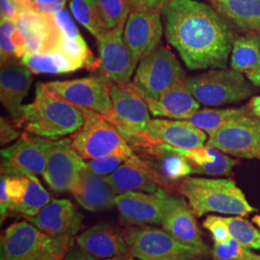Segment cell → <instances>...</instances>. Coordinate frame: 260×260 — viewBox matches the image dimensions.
<instances>
[{"mask_svg": "<svg viewBox=\"0 0 260 260\" xmlns=\"http://www.w3.org/2000/svg\"><path fill=\"white\" fill-rule=\"evenodd\" d=\"M165 34L189 70L225 69L234 43L232 24L198 0H172L163 11Z\"/></svg>", "mask_w": 260, "mask_h": 260, "instance_id": "cell-1", "label": "cell"}, {"mask_svg": "<svg viewBox=\"0 0 260 260\" xmlns=\"http://www.w3.org/2000/svg\"><path fill=\"white\" fill-rule=\"evenodd\" d=\"M18 128L50 140H59L80 129L85 121L83 108L52 93L46 83H38L33 103L20 107Z\"/></svg>", "mask_w": 260, "mask_h": 260, "instance_id": "cell-2", "label": "cell"}, {"mask_svg": "<svg viewBox=\"0 0 260 260\" xmlns=\"http://www.w3.org/2000/svg\"><path fill=\"white\" fill-rule=\"evenodd\" d=\"M180 191L197 217L210 212L243 217L256 211L231 179L186 177L180 183Z\"/></svg>", "mask_w": 260, "mask_h": 260, "instance_id": "cell-3", "label": "cell"}, {"mask_svg": "<svg viewBox=\"0 0 260 260\" xmlns=\"http://www.w3.org/2000/svg\"><path fill=\"white\" fill-rule=\"evenodd\" d=\"M75 244L71 237H53L28 222L9 225L1 237V260H62Z\"/></svg>", "mask_w": 260, "mask_h": 260, "instance_id": "cell-4", "label": "cell"}, {"mask_svg": "<svg viewBox=\"0 0 260 260\" xmlns=\"http://www.w3.org/2000/svg\"><path fill=\"white\" fill-rule=\"evenodd\" d=\"M123 235L130 254L140 260H203L211 252L186 245L152 225H134Z\"/></svg>", "mask_w": 260, "mask_h": 260, "instance_id": "cell-5", "label": "cell"}, {"mask_svg": "<svg viewBox=\"0 0 260 260\" xmlns=\"http://www.w3.org/2000/svg\"><path fill=\"white\" fill-rule=\"evenodd\" d=\"M186 86L196 101L205 106L240 103L255 93L247 76L233 69H213L188 77Z\"/></svg>", "mask_w": 260, "mask_h": 260, "instance_id": "cell-6", "label": "cell"}, {"mask_svg": "<svg viewBox=\"0 0 260 260\" xmlns=\"http://www.w3.org/2000/svg\"><path fill=\"white\" fill-rule=\"evenodd\" d=\"M85 121L72 138L75 151L84 160L106 156H133L134 150L103 115L83 108Z\"/></svg>", "mask_w": 260, "mask_h": 260, "instance_id": "cell-7", "label": "cell"}, {"mask_svg": "<svg viewBox=\"0 0 260 260\" xmlns=\"http://www.w3.org/2000/svg\"><path fill=\"white\" fill-rule=\"evenodd\" d=\"M110 95L111 111L103 117L117 129L131 148L138 146L151 120L148 104L133 82L112 83Z\"/></svg>", "mask_w": 260, "mask_h": 260, "instance_id": "cell-8", "label": "cell"}, {"mask_svg": "<svg viewBox=\"0 0 260 260\" xmlns=\"http://www.w3.org/2000/svg\"><path fill=\"white\" fill-rule=\"evenodd\" d=\"M186 79L185 72L175 54L168 47L158 46L140 61L133 84L143 94L156 100Z\"/></svg>", "mask_w": 260, "mask_h": 260, "instance_id": "cell-9", "label": "cell"}, {"mask_svg": "<svg viewBox=\"0 0 260 260\" xmlns=\"http://www.w3.org/2000/svg\"><path fill=\"white\" fill-rule=\"evenodd\" d=\"M206 145L235 157L260 160V119L252 112L225 123Z\"/></svg>", "mask_w": 260, "mask_h": 260, "instance_id": "cell-10", "label": "cell"}, {"mask_svg": "<svg viewBox=\"0 0 260 260\" xmlns=\"http://www.w3.org/2000/svg\"><path fill=\"white\" fill-rule=\"evenodd\" d=\"M111 84L107 77L99 75L74 80L53 81L46 85L52 93L66 102L106 116L112 109Z\"/></svg>", "mask_w": 260, "mask_h": 260, "instance_id": "cell-11", "label": "cell"}, {"mask_svg": "<svg viewBox=\"0 0 260 260\" xmlns=\"http://www.w3.org/2000/svg\"><path fill=\"white\" fill-rule=\"evenodd\" d=\"M52 141L24 132L15 144L1 149V174L43 175Z\"/></svg>", "mask_w": 260, "mask_h": 260, "instance_id": "cell-12", "label": "cell"}, {"mask_svg": "<svg viewBox=\"0 0 260 260\" xmlns=\"http://www.w3.org/2000/svg\"><path fill=\"white\" fill-rule=\"evenodd\" d=\"M86 169V161L73 148L72 138L53 140L43 177L52 191L66 193L72 191Z\"/></svg>", "mask_w": 260, "mask_h": 260, "instance_id": "cell-13", "label": "cell"}, {"mask_svg": "<svg viewBox=\"0 0 260 260\" xmlns=\"http://www.w3.org/2000/svg\"><path fill=\"white\" fill-rule=\"evenodd\" d=\"M171 196L160 187L156 192H127L118 195L115 206L121 219L132 225H161Z\"/></svg>", "mask_w": 260, "mask_h": 260, "instance_id": "cell-14", "label": "cell"}, {"mask_svg": "<svg viewBox=\"0 0 260 260\" xmlns=\"http://www.w3.org/2000/svg\"><path fill=\"white\" fill-rule=\"evenodd\" d=\"M123 30L124 27L114 28L96 39L100 53L98 70L112 83H128L137 66L124 43Z\"/></svg>", "mask_w": 260, "mask_h": 260, "instance_id": "cell-15", "label": "cell"}, {"mask_svg": "<svg viewBox=\"0 0 260 260\" xmlns=\"http://www.w3.org/2000/svg\"><path fill=\"white\" fill-rule=\"evenodd\" d=\"M163 31L161 13L130 11L124 25L123 40L137 64L159 46Z\"/></svg>", "mask_w": 260, "mask_h": 260, "instance_id": "cell-16", "label": "cell"}, {"mask_svg": "<svg viewBox=\"0 0 260 260\" xmlns=\"http://www.w3.org/2000/svg\"><path fill=\"white\" fill-rule=\"evenodd\" d=\"M207 136L194 124L185 120H150L139 145H169L180 149H197L205 146ZM135 148V147H133Z\"/></svg>", "mask_w": 260, "mask_h": 260, "instance_id": "cell-17", "label": "cell"}, {"mask_svg": "<svg viewBox=\"0 0 260 260\" xmlns=\"http://www.w3.org/2000/svg\"><path fill=\"white\" fill-rule=\"evenodd\" d=\"M15 22L24 38L27 53L46 54L57 49L62 33L54 14L21 13Z\"/></svg>", "mask_w": 260, "mask_h": 260, "instance_id": "cell-18", "label": "cell"}, {"mask_svg": "<svg viewBox=\"0 0 260 260\" xmlns=\"http://www.w3.org/2000/svg\"><path fill=\"white\" fill-rule=\"evenodd\" d=\"M134 153L146 161L160 187L193 175L189 162L169 145H146L132 148Z\"/></svg>", "mask_w": 260, "mask_h": 260, "instance_id": "cell-19", "label": "cell"}, {"mask_svg": "<svg viewBox=\"0 0 260 260\" xmlns=\"http://www.w3.org/2000/svg\"><path fill=\"white\" fill-rule=\"evenodd\" d=\"M82 215L70 200H51L29 222L53 237L74 238L82 225Z\"/></svg>", "mask_w": 260, "mask_h": 260, "instance_id": "cell-20", "label": "cell"}, {"mask_svg": "<svg viewBox=\"0 0 260 260\" xmlns=\"http://www.w3.org/2000/svg\"><path fill=\"white\" fill-rule=\"evenodd\" d=\"M32 81V72L21 62L19 63L18 59L1 65L0 100L16 127L19 121L21 103L27 95Z\"/></svg>", "mask_w": 260, "mask_h": 260, "instance_id": "cell-21", "label": "cell"}, {"mask_svg": "<svg viewBox=\"0 0 260 260\" xmlns=\"http://www.w3.org/2000/svg\"><path fill=\"white\" fill-rule=\"evenodd\" d=\"M192 208L181 198L171 196L167 212L162 222L164 231L189 246L210 251L205 244Z\"/></svg>", "mask_w": 260, "mask_h": 260, "instance_id": "cell-22", "label": "cell"}, {"mask_svg": "<svg viewBox=\"0 0 260 260\" xmlns=\"http://www.w3.org/2000/svg\"><path fill=\"white\" fill-rule=\"evenodd\" d=\"M106 177L117 195L127 192L153 193L160 188L151 169L137 154L128 158Z\"/></svg>", "mask_w": 260, "mask_h": 260, "instance_id": "cell-23", "label": "cell"}, {"mask_svg": "<svg viewBox=\"0 0 260 260\" xmlns=\"http://www.w3.org/2000/svg\"><path fill=\"white\" fill-rule=\"evenodd\" d=\"M75 243L96 259H108L129 253L124 235L106 223H99L85 231L75 238Z\"/></svg>", "mask_w": 260, "mask_h": 260, "instance_id": "cell-24", "label": "cell"}, {"mask_svg": "<svg viewBox=\"0 0 260 260\" xmlns=\"http://www.w3.org/2000/svg\"><path fill=\"white\" fill-rule=\"evenodd\" d=\"M71 193L86 210L99 212L115 206L117 194L107 177L93 174L87 169L82 172Z\"/></svg>", "mask_w": 260, "mask_h": 260, "instance_id": "cell-25", "label": "cell"}, {"mask_svg": "<svg viewBox=\"0 0 260 260\" xmlns=\"http://www.w3.org/2000/svg\"><path fill=\"white\" fill-rule=\"evenodd\" d=\"M141 94L148 104L149 112L156 117L183 120L187 115L201 109V103L190 93L186 82L177 84L156 100Z\"/></svg>", "mask_w": 260, "mask_h": 260, "instance_id": "cell-26", "label": "cell"}, {"mask_svg": "<svg viewBox=\"0 0 260 260\" xmlns=\"http://www.w3.org/2000/svg\"><path fill=\"white\" fill-rule=\"evenodd\" d=\"M172 148L189 162L193 170V175L198 174L211 177L231 176L233 167L238 164L237 160L208 145L197 149Z\"/></svg>", "mask_w": 260, "mask_h": 260, "instance_id": "cell-27", "label": "cell"}, {"mask_svg": "<svg viewBox=\"0 0 260 260\" xmlns=\"http://www.w3.org/2000/svg\"><path fill=\"white\" fill-rule=\"evenodd\" d=\"M212 7L231 24L260 34V0H212Z\"/></svg>", "mask_w": 260, "mask_h": 260, "instance_id": "cell-28", "label": "cell"}, {"mask_svg": "<svg viewBox=\"0 0 260 260\" xmlns=\"http://www.w3.org/2000/svg\"><path fill=\"white\" fill-rule=\"evenodd\" d=\"M231 67L233 71L246 75H253L260 70V34L250 32L237 38L233 43Z\"/></svg>", "mask_w": 260, "mask_h": 260, "instance_id": "cell-29", "label": "cell"}, {"mask_svg": "<svg viewBox=\"0 0 260 260\" xmlns=\"http://www.w3.org/2000/svg\"><path fill=\"white\" fill-rule=\"evenodd\" d=\"M251 113L250 106L229 109H199L184 117L183 120L191 122L196 127L205 131L207 135L212 136L217 130L225 123L236 120L242 116Z\"/></svg>", "mask_w": 260, "mask_h": 260, "instance_id": "cell-30", "label": "cell"}, {"mask_svg": "<svg viewBox=\"0 0 260 260\" xmlns=\"http://www.w3.org/2000/svg\"><path fill=\"white\" fill-rule=\"evenodd\" d=\"M51 202V197L33 174H25V189L23 196L10 209V213L19 214L28 218L35 217Z\"/></svg>", "mask_w": 260, "mask_h": 260, "instance_id": "cell-31", "label": "cell"}, {"mask_svg": "<svg viewBox=\"0 0 260 260\" xmlns=\"http://www.w3.org/2000/svg\"><path fill=\"white\" fill-rule=\"evenodd\" d=\"M21 63L30 70L32 74L36 75H59L77 71L74 64L57 49L46 54L27 53L21 58Z\"/></svg>", "mask_w": 260, "mask_h": 260, "instance_id": "cell-32", "label": "cell"}, {"mask_svg": "<svg viewBox=\"0 0 260 260\" xmlns=\"http://www.w3.org/2000/svg\"><path fill=\"white\" fill-rule=\"evenodd\" d=\"M70 8L75 19L95 39L108 31L98 0H71Z\"/></svg>", "mask_w": 260, "mask_h": 260, "instance_id": "cell-33", "label": "cell"}, {"mask_svg": "<svg viewBox=\"0 0 260 260\" xmlns=\"http://www.w3.org/2000/svg\"><path fill=\"white\" fill-rule=\"evenodd\" d=\"M57 50L62 52L74 64L76 70L86 68L87 70L93 72L99 69L100 59L94 58L81 35L74 39L62 36Z\"/></svg>", "mask_w": 260, "mask_h": 260, "instance_id": "cell-34", "label": "cell"}, {"mask_svg": "<svg viewBox=\"0 0 260 260\" xmlns=\"http://www.w3.org/2000/svg\"><path fill=\"white\" fill-rule=\"evenodd\" d=\"M223 221L229 228L233 240L247 249L259 250L260 233L249 221L241 217H228Z\"/></svg>", "mask_w": 260, "mask_h": 260, "instance_id": "cell-35", "label": "cell"}, {"mask_svg": "<svg viewBox=\"0 0 260 260\" xmlns=\"http://www.w3.org/2000/svg\"><path fill=\"white\" fill-rule=\"evenodd\" d=\"M108 30L124 27L129 16L132 0H98Z\"/></svg>", "mask_w": 260, "mask_h": 260, "instance_id": "cell-36", "label": "cell"}, {"mask_svg": "<svg viewBox=\"0 0 260 260\" xmlns=\"http://www.w3.org/2000/svg\"><path fill=\"white\" fill-rule=\"evenodd\" d=\"M213 260H252L254 253L233 238L223 243H215L212 250Z\"/></svg>", "mask_w": 260, "mask_h": 260, "instance_id": "cell-37", "label": "cell"}, {"mask_svg": "<svg viewBox=\"0 0 260 260\" xmlns=\"http://www.w3.org/2000/svg\"><path fill=\"white\" fill-rule=\"evenodd\" d=\"M19 14L33 12L55 14L65 8L68 0H9Z\"/></svg>", "mask_w": 260, "mask_h": 260, "instance_id": "cell-38", "label": "cell"}, {"mask_svg": "<svg viewBox=\"0 0 260 260\" xmlns=\"http://www.w3.org/2000/svg\"><path fill=\"white\" fill-rule=\"evenodd\" d=\"M15 20L1 19L0 25V55L1 65L7 63L11 60L18 59L16 57V50L13 42V33L16 30ZM19 60V59H18Z\"/></svg>", "mask_w": 260, "mask_h": 260, "instance_id": "cell-39", "label": "cell"}, {"mask_svg": "<svg viewBox=\"0 0 260 260\" xmlns=\"http://www.w3.org/2000/svg\"><path fill=\"white\" fill-rule=\"evenodd\" d=\"M126 160L127 158L112 155V156H106V157L89 159L85 161H86V167L88 171L100 176L107 177L111 175L112 173H114Z\"/></svg>", "mask_w": 260, "mask_h": 260, "instance_id": "cell-40", "label": "cell"}, {"mask_svg": "<svg viewBox=\"0 0 260 260\" xmlns=\"http://www.w3.org/2000/svg\"><path fill=\"white\" fill-rule=\"evenodd\" d=\"M204 226L211 233L214 243H223L232 238L229 228L223 221V217L215 215L208 216L204 222Z\"/></svg>", "mask_w": 260, "mask_h": 260, "instance_id": "cell-41", "label": "cell"}, {"mask_svg": "<svg viewBox=\"0 0 260 260\" xmlns=\"http://www.w3.org/2000/svg\"><path fill=\"white\" fill-rule=\"evenodd\" d=\"M54 17L63 37L74 39L80 36L78 28L75 25L74 20L67 10L63 9L57 12L54 14Z\"/></svg>", "mask_w": 260, "mask_h": 260, "instance_id": "cell-42", "label": "cell"}, {"mask_svg": "<svg viewBox=\"0 0 260 260\" xmlns=\"http://www.w3.org/2000/svg\"><path fill=\"white\" fill-rule=\"evenodd\" d=\"M172 0H132L131 10H144L163 13Z\"/></svg>", "mask_w": 260, "mask_h": 260, "instance_id": "cell-43", "label": "cell"}, {"mask_svg": "<svg viewBox=\"0 0 260 260\" xmlns=\"http://www.w3.org/2000/svg\"><path fill=\"white\" fill-rule=\"evenodd\" d=\"M20 137L19 131L14 127L12 121H9L3 117L0 121V144L1 146L8 145L11 142Z\"/></svg>", "mask_w": 260, "mask_h": 260, "instance_id": "cell-44", "label": "cell"}, {"mask_svg": "<svg viewBox=\"0 0 260 260\" xmlns=\"http://www.w3.org/2000/svg\"><path fill=\"white\" fill-rule=\"evenodd\" d=\"M0 211H1V222L10 213V199L6 190V178L4 175H1L0 178Z\"/></svg>", "mask_w": 260, "mask_h": 260, "instance_id": "cell-45", "label": "cell"}, {"mask_svg": "<svg viewBox=\"0 0 260 260\" xmlns=\"http://www.w3.org/2000/svg\"><path fill=\"white\" fill-rule=\"evenodd\" d=\"M62 260H98L93 255L83 251L77 245H73L67 251L64 258Z\"/></svg>", "mask_w": 260, "mask_h": 260, "instance_id": "cell-46", "label": "cell"}, {"mask_svg": "<svg viewBox=\"0 0 260 260\" xmlns=\"http://www.w3.org/2000/svg\"><path fill=\"white\" fill-rule=\"evenodd\" d=\"M249 106L252 114L260 119V95L253 96L249 103Z\"/></svg>", "mask_w": 260, "mask_h": 260, "instance_id": "cell-47", "label": "cell"}, {"mask_svg": "<svg viewBox=\"0 0 260 260\" xmlns=\"http://www.w3.org/2000/svg\"><path fill=\"white\" fill-rule=\"evenodd\" d=\"M247 78H248L254 86L260 87V70L258 72L254 73L253 75H249Z\"/></svg>", "mask_w": 260, "mask_h": 260, "instance_id": "cell-48", "label": "cell"}, {"mask_svg": "<svg viewBox=\"0 0 260 260\" xmlns=\"http://www.w3.org/2000/svg\"><path fill=\"white\" fill-rule=\"evenodd\" d=\"M104 260H134L133 256L127 253V254H123V255H120V256H116V257H113V258H108V259Z\"/></svg>", "mask_w": 260, "mask_h": 260, "instance_id": "cell-49", "label": "cell"}, {"mask_svg": "<svg viewBox=\"0 0 260 260\" xmlns=\"http://www.w3.org/2000/svg\"><path fill=\"white\" fill-rule=\"evenodd\" d=\"M252 221L254 222V223L257 224V226L260 229V215H256V216H254L253 218H252Z\"/></svg>", "mask_w": 260, "mask_h": 260, "instance_id": "cell-50", "label": "cell"}, {"mask_svg": "<svg viewBox=\"0 0 260 260\" xmlns=\"http://www.w3.org/2000/svg\"><path fill=\"white\" fill-rule=\"evenodd\" d=\"M252 260H260V254H255L254 253V256H253Z\"/></svg>", "mask_w": 260, "mask_h": 260, "instance_id": "cell-51", "label": "cell"}, {"mask_svg": "<svg viewBox=\"0 0 260 260\" xmlns=\"http://www.w3.org/2000/svg\"><path fill=\"white\" fill-rule=\"evenodd\" d=\"M210 1H212V0H210Z\"/></svg>", "mask_w": 260, "mask_h": 260, "instance_id": "cell-52", "label": "cell"}]
</instances>
